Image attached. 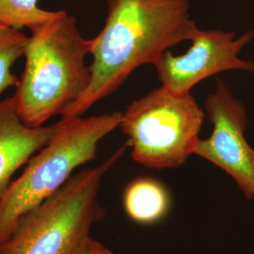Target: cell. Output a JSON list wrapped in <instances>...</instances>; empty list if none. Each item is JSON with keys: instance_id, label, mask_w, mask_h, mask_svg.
I'll list each match as a JSON object with an SVG mask.
<instances>
[{"instance_id": "cell-1", "label": "cell", "mask_w": 254, "mask_h": 254, "mask_svg": "<svg viewBox=\"0 0 254 254\" xmlns=\"http://www.w3.org/2000/svg\"><path fill=\"white\" fill-rule=\"evenodd\" d=\"M200 28L189 0H107V17L91 39V83L62 118L84 116L138 67L155 64L171 47L191 41Z\"/></svg>"}, {"instance_id": "cell-2", "label": "cell", "mask_w": 254, "mask_h": 254, "mask_svg": "<svg viewBox=\"0 0 254 254\" xmlns=\"http://www.w3.org/2000/svg\"><path fill=\"white\" fill-rule=\"evenodd\" d=\"M91 39L82 36L77 19L67 13L31 31L25 68L11 96L22 122L41 127L70 109L91 83Z\"/></svg>"}, {"instance_id": "cell-3", "label": "cell", "mask_w": 254, "mask_h": 254, "mask_svg": "<svg viewBox=\"0 0 254 254\" xmlns=\"http://www.w3.org/2000/svg\"><path fill=\"white\" fill-rule=\"evenodd\" d=\"M123 112L59 121L52 138L26 164L0 201V245L27 213L59 190L74 170L97 157L101 140L121 126Z\"/></svg>"}, {"instance_id": "cell-4", "label": "cell", "mask_w": 254, "mask_h": 254, "mask_svg": "<svg viewBox=\"0 0 254 254\" xmlns=\"http://www.w3.org/2000/svg\"><path fill=\"white\" fill-rule=\"evenodd\" d=\"M126 142L96 167L80 170L38 207L27 213L0 254H75L91 229L107 216L99 192L105 175L127 151Z\"/></svg>"}, {"instance_id": "cell-5", "label": "cell", "mask_w": 254, "mask_h": 254, "mask_svg": "<svg viewBox=\"0 0 254 254\" xmlns=\"http://www.w3.org/2000/svg\"><path fill=\"white\" fill-rule=\"evenodd\" d=\"M204 111L191 93L179 94L163 86L133 101L120 127L131 156L147 168L175 169L194 154Z\"/></svg>"}, {"instance_id": "cell-6", "label": "cell", "mask_w": 254, "mask_h": 254, "mask_svg": "<svg viewBox=\"0 0 254 254\" xmlns=\"http://www.w3.org/2000/svg\"><path fill=\"white\" fill-rule=\"evenodd\" d=\"M213 126L211 135L200 138L194 154L217 166L235 181L249 200H254V149L245 136L247 109L224 82L205 101Z\"/></svg>"}, {"instance_id": "cell-7", "label": "cell", "mask_w": 254, "mask_h": 254, "mask_svg": "<svg viewBox=\"0 0 254 254\" xmlns=\"http://www.w3.org/2000/svg\"><path fill=\"white\" fill-rule=\"evenodd\" d=\"M235 37V32L200 29L186 54L174 56L170 50L166 51L154 64L161 86L187 94L198 83L217 73L231 70L254 73V62L238 58L239 52L253 41L254 32Z\"/></svg>"}, {"instance_id": "cell-8", "label": "cell", "mask_w": 254, "mask_h": 254, "mask_svg": "<svg viewBox=\"0 0 254 254\" xmlns=\"http://www.w3.org/2000/svg\"><path fill=\"white\" fill-rule=\"evenodd\" d=\"M59 122L52 126H26L14 107L12 97L0 101V201L14 173L25 166L52 138Z\"/></svg>"}, {"instance_id": "cell-9", "label": "cell", "mask_w": 254, "mask_h": 254, "mask_svg": "<svg viewBox=\"0 0 254 254\" xmlns=\"http://www.w3.org/2000/svg\"><path fill=\"white\" fill-rule=\"evenodd\" d=\"M123 202L129 218L136 223L150 225L167 216L172 198L162 182L152 177H139L127 185Z\"/></svg>"}, {"instance_id": "cell-10", "label": "cell", "mask_w": 254, "mask_h": 254, "mask_svg": "<svg viewBox=\"0 0 254 254\" xmlns=\"http://www.w3.org/2000/svg\"><path fill=\"white\" fill-rule=\"evenodd\" d=\"M65 12L42 9L39 0H0V24L20 30L27 27L34 31Z\"/></svg>"}, {"instance_id": "cell-11", "label": "cell", "mask_w": 254, "mask_h": 254, "mask_svg": "<svg viewBox=\"0 0 254 254\" xmlns=\"http://www.w3.org/2000/svg\"><path fill=\"white\" fill-rule=\"evenodd\" d=\"M27 37L20 29L0 24V95L18 84L12 67L24 57Z\"/></svg>"}, {"instance_id": "cell-12", "label": "cell", "mask_w": 254, "mask_h": 254, "mask_svg": "<svg viewBox=\"0 0 254 254\" xmlns=\"http://www.w3.org/2000/svg\"><path fill=\"white\" fill-rule=\"evenodd\" d=\"M75 254H114L101 242L90 236Z\"/></svg>"}]
</instances>
